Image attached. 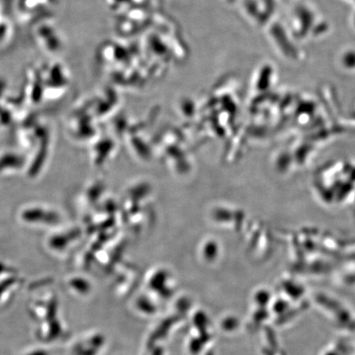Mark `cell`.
<instances>
[{
    "label": "cell",
    "mask_w": 355,
    "mask_h": 355,
    "mask_svg": "<svg viewBox=\"0 0 355 355\" xmlns=\"http://www.w3.org/2000/svg\"><path fill=\"white\" fill-rule=\"evenodd\" d=\"M345 64L349 66L355 65V54H349L345 57Z\"/></svg>",
    "instance_id": "1"
}]
</instances>
